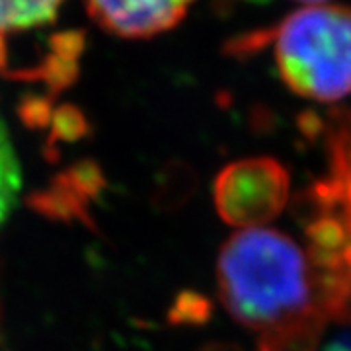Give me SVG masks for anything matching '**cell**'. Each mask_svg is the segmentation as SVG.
<instances>
[{"instance_id": "6", "label": "cell", "mask_w": 351, "mask_h": 351, "mask_svg": "<svg viewBox=\"0 0 351 351\" xmlns=\"http://www.w3.org/2000/svg\"><path fill=\"white\" fill-rule=\"evenodd\" d=\"M101 172L96 164L80 162L59 176L49 188L32 197V205L51 219H86L88 203L101 191Z\"/></svg>"}, {"instance_id": "3", "label": "cell", "mask_w": 351, "mask_h": 351, "mask_svg": "<svg viewBox=\"0 0 351 351\" xmlns=\"http://www.w3.org/2000/svg\"><path fill=\"white\" fill-rule=\"evenodd\" d=\"M291 176L271 156H254L225 166L213 184L219 217L230 226L260 228L287 207Z\"/></svg>"}, {"instance_id": "1", "label": "cell", "mask_w": 351, "mask_h": 351, "mask_svg": "<svg viewBox=\"0 0 351 351\" xmlns=\"http://www.w3.org/2000/svg\"><path fill=\"white\" fill-rule=\"evenodd\" d=\"M230 316L258 334V351H316L326 322V281L308 246L276 228L232 234L217 260Z\"/></svg>"}, {"instance_id": "5", "label": "cell", "mask_w": 351, "mask_h": 351, "mask_svg": "<svg viewBox=\"0 0 351 351\" xmlns=\"http://www.w3.org/2000/svg\"><path fill=\"white\" fill-rule=\"evenodd\" d=\"M88 8L104 29L127 39L162 34L188 10L176 0H88Z\"/></svg>"}, {"instance_id": "7", "label": "cell", "mask_w": 351, "mask_h": 351, "mask_svg": "<svg viewBox=\"0 0 351 351\" xmlns=\"http://www.w3.org/2000/svg\"><path fill=\"white\" fill-rule=\"evenodd\" d=\"M328 313L316 351H351V248L330 279Z\"/></svg>"}, {"instance_id": "8", "label": "cell", "mask_w": 351, "mask_h": 351, "mask_svg": "<svg viewBox=\"0 0 351 351\" xmlns=\"http://www.w3.org/2000/svg\"><path fill=\"white\" fill-rule=\"evenodd\" d=\"M63 0H0V36L51 24Z\"/></svg>"}, {"instance_id": "2", "label": "cell", "mask_w": 351, "mask_h": 351, "mask_svg": "<svg viewBox=\"0 0 351 351\" xmlns=\"http://www.w3.org/2000/svg\"><path fill=\"white\" fill-rule=\"evenodd\" d=\"M274 45L277 71L297 96L332 104L351 94V8L314 4L287 18L254 47Z\"/></svg>"}, {"instance_id": "4", "label": "cell", "mask_w": 351, "mask_h": 351, "mask_svg": "<svg viewBox=\"0 0 351 351\" xmlns=\"http://www.w3.org/2000/svg\"><path fill=\"white\" fill-rule=\"evenodd\" d=\"M328 174L314 186V211L334 219L351 240V112L336 115L326 133Z\"/></svg>"}, {"instance_id": "9", "label": "cell", "mask_w": 351, "mask_h": 351, "mask_svg": "<svg viewBox=\"0 0 351 351\" xmlns=\"http://www.w3.org/2000/svg\"><path fill=\"white\" fill-rule=\"evenodd\" d=\"M22 189V172L8 131L0 121V225L8 219Z\"/></svg>"}, {"instance_id": "11", "label": "cell", "mask_w": 351, "mask_h": 351, "mask_svg": "<svg viewBox=\"0 0 351 351\" xmlns=\"http://www.w3.org/2000/svg\"><path fill=\"white\" fill-rule=\"evenodd\" d=\"M176 2H178V4H182L184 8H188V6L191 4V2H193V0H176Z\"/></svg>"}, {"instance_id": "10", "label": "cell", "mask_w": 351, "mask_h": 351, "mask_svg": "<svg viewBox=\"0 0 351 351\" xmlns=\"http://www.w3.org/2000/svg\"><path fill=\"white\" fill-rule=\"evenodd\" d=\"M297 2H306V4L314 6V4H324V2H328V0H297Z\"/></svg>"}]
</instances>
